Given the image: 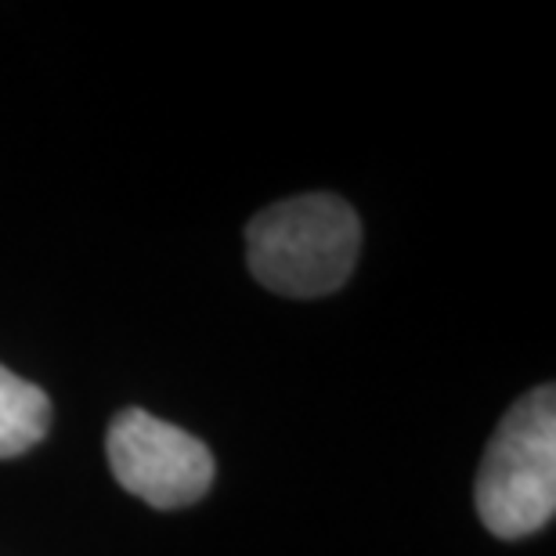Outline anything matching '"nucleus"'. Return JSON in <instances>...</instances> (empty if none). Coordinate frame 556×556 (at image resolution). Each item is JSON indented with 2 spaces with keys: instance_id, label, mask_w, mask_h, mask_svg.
I'll return each mask as SVG.
<instances>
[{
  "instance_id": "f257e3e1",
  "label": "nucleus",
  "mask_w": 556,
  "mask_h": 556,
  "mask_svg": "<svg viewBox=\"0 0 556 556\" xmlns=\"http://www.w3.org/2000/svg\"><path fill=\"white\" fill-rule=\"evenodd\" d=\"M362 250V220L348 199L315 192L261 210L247 225V261L271 293L311 300L348 282Z\"/></svg>"
},
{
  "instance_id": "f03ea898",
  "label": "nucleus",
  "mask_w": 556,
  "mask_h": 556,
  "mask_svg": "<svg viewBox=\"0 0 556 556\" xmlns=\"http://www.w3.org/2000/svg\"><path fill=\"white\" fill-rule=\"evenodd\" d=\"M556 514V394L528 391L498 422L477 473V517L498 539L535 535Z\"/></svg>"
},
{
  "instance_id": "7ed1b4c3",
  "label": "nucleus",
  "mask_w": 556,
  "mask_h": 556,
  "mask_svg": "<svg viewBox=\"0 0 556 556\" xmlns=\"http://www.w3.org/2000/svg\"><path fill=\"white\" fill-rule=\"evenodd\" d=\"M105 455L119 488L155 509L192 506L214 484L206 444L144 408H124L109 422Z\"/></svg>"
},
{
  "instance_id": "20e7f679",
  "label": "nucleus",
  "mask_w": 556,
  "mask_h": 556,
  "mask_svg": "<svg viewBox=\"0 0 556 556\" xmlns=\"http://www.w3.org/2000/svg\"><path fill=\"white\" fill-rule=\"evenodd\" d=\"M51 430V402L37 383L0 365V459H15Z\"/></svg>"
}]
</instances>
